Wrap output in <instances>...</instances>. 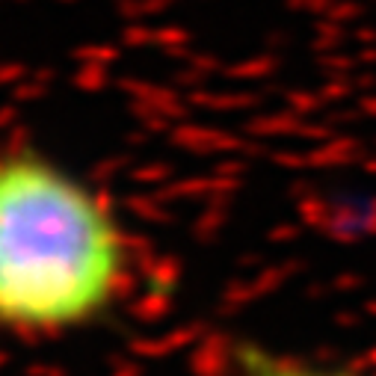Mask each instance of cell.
Listing matches in <instances>:
<instances>
[{
	"label": "cell",
	"instance_id": "cell-1",
	"mask_svg": "<svg viewBox=\"0 0 376 376\" xmlns=\"http://www.w3.org/2000/svg\"><path fill=\"white\" fill-rule=\"evenodd\" d=\"M133 243L89 181L33 145L0 152V332L59 338L122 303Z\"/></svg>",
	"mask_w": 376,
	"mask_h": 376
},
{
	"label": "cell",
	"instance_id": "cell-2",
	"mask_svg": "<svg viewBox=\"0 0 376 376\" xmlns=\"http://www.w3.org/2000/svg\"><path fill=\"white\" fill-rule=\"evenodd\" d=\"M237 376H361L341 365H320V361L279 356L261 347L237 349Z\"/></svg>",
	"mask_w": 376,
	"mask_h": 376
}]
</instances>
